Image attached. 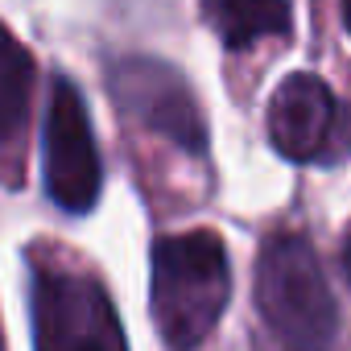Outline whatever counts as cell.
Listing matches in <instances>:
<instances>
[{
  "label": "cell",
  "instance_id": "1",
  "mask_svg": "<svg viewBox=\"0 0 351 351\" xmlns=\"http://www.w3.org/2000/svg\"><path fill=\"white\" fill-rule=\"evenodd\" d=\"M232 298L228 248L215 232L161 236L153 244V322L169 351H195L211 339Z\"/></svg>",
  "mask_w": 351,
  "mask_h": 351
},
{
  "label": "cell",
  "instance_id": "2",
  "mask_svg": "<svg viewBox=\"0 0 351 351\" xmlns=\"http://www.w3.org/2000/svg\"><path fill=\"white\" fill-rule=\"evenodd\" d=\"M256 310L281 351H330L339 335V306L302 232H277L256 256Z\"/></svg>",
  "mask_w": 351,
  "mask_h": 351
},
{
  "label": "cell",
  "instance_id": "3",
  "mask_svg": "<svg viewBox=\"0 0 351 351\" xmlns=\"http://www.w3.org/2000/svg\"><path fill=\"white\" fill-rule=\"evenodd\" d=\"M34 351H128L124 326L99 277L79 265L34 261Z\"/></svg>",
  "mask_w": 351,
  "mask_h": 351
},
{
  "label": "cell",
  "instance_id": "4",
  "mask_svg": "<svg viewBox=\"0 0 351 351\" xmlns=\"http://www.w3.org/2000/svg\"><path fill=\"white\" fill-rule=\"evenodd\" d=\"M108 87L116 108L136 120L145 132L178 145L199 157L207 149V120L191 91V83L161 58H120L108 71Z\"/></svg>",
  "mask_w": 351,
  "mask_h": 351
},
{
  "label": "cell",
  "instance_id": "5",
  "mask_svg": "<svg viewBox=\"0 0 351 351\" xmlns=\"http://www.w3.org/2000/svg\"><path fill=\"white\" fill-rule=\"evenodd\" d=\"M265 124L273 149L289 161H339L351 153V108L310 71L277 83Z\"/></svg>",
  "mask_w": 351,
  "mask_h": 351
},
{
  "label": "cell",
  "instance_id": "6",
  "mask_svg": "<svg viewBox=\"0 0 351 351\" xmlns=\"http://www.w3.org/2000/svg\"><path fill=\"white\" fill-rule=\"evenodd\" d=\"M46 191L50 199L71 211L83 215L95 207L99 191H104V161L95 149V132H91V116L87 104L79 95V87L58 75L50 87V108H46Z\"/></svg>",
  "mask_w": 351,
  "mask_h": 351
},
{
  "label": "cell",
  "instance_id": "7",
  "mask_svg": "<svg viewBox=\"0 0 351 351\" xmlns=\"http://www.w3.org/2000/svg\"><path fill=\"white\" fill-rule=\"evenodd\" d=\"M203 21L228 50H248L265 38L289 34V0H199Z\"/></svg>",
  "mask_w": 351,
  "mask_h": 351
},
{
  "label": "cell",
  "instance_id": "8",
  "mask_svg": "<svg viewBox=\"0 0 351 351\" xmlns=\"http://www.w3.org/2000/svg\"><path fill=\"white\" fill-rule=\"evenodd\" d=\"M34 99V58L13 38V29L0 25V141H13L29 120Z\"/></svg>",
  "mask_w": 351,
  "mask_h": 351
},
{
  "label": "cell",
  "instance_id": "9",
  "mask_svg": "<svg viewBox=\"0 0 351 351\" xmlns=\"http://www.w3.org/2000/svg\"><path fill=\"white\" fill-rule=\"evenodd\" d=\"M343 277H347V285H351V228H347V236H343Z\"/></svg>",
  "mask_w": 351,
  "mask_h": 351
},
{
  "label": "cell",
  "instance_id": "10",
  "mask_svg": "<svg viewBox=\"0 0 351 351\" xmlns=\"http://www.w3.org/2000/svg\"><path fill=\"white\" fill-rule=\"evenodd\" d=\"M339 13H343V29L351 34V0H343V9H339Z\"/></svg>",
  "mask_w": 351,
  "mask_h": 351
}]
</instances>
